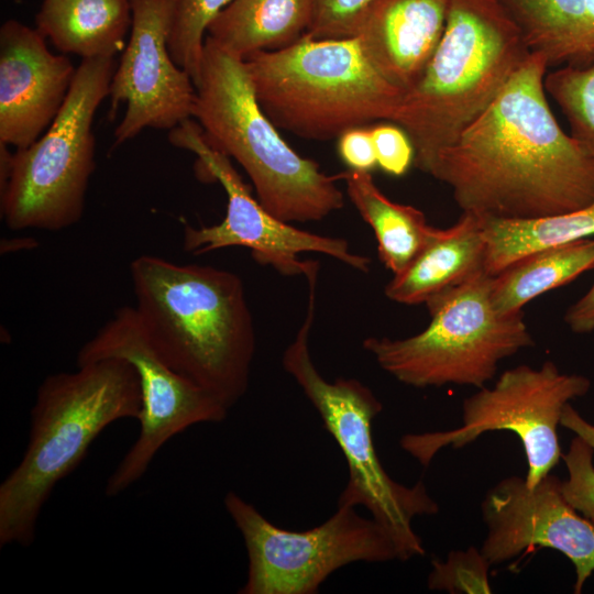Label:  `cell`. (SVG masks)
Instances as JSON below:
<instances>
[{
	"label": "cell",
	"instance_id": "9",
	"mask_svg": "<svg viewBox=\"0 0 594 594\" xmlns=\"http://www.w3.org/2000/svg\"><path fill=\"white\" fill-rule=\"evenodd\" d=\"M493 276L482 271L429 299L430 322L404 338L369 337L364 350L378 366L409 386L447 384L482 388L498 363L534 345L522 312L499 314L492 301Z\"/></svg>",
	"mask_w": 594,
	"mask_h": 594
},
{
	"label": "cell",
	"instance_id": "8",
	"mask_svg": "<svg viewBox=\"0 0 594 594\" xmlns=\"http://www.w3.org/2000/svg\"><path fill=\"white\" fill-rule=\"evenodd\" d=\"M116 67L114 57L81 59L46 131L14 153L0 142L1 213L9 229L58 231L81 219L95 170L94 118Z\"/></svg>",
	"mask_w": 594,
	"mask_h": 594
},
{
	"label": "cell",
	"instance_id": "4",
	"mask_svg": "<svg viewBox=\"0 0 594 594\" xmlns=\"http://www.w3.org/2000/svg\"><path fill=\"white\" fill-rule=\"evenodd\" d=\"M501 0H449L442 37L392 122L409 136L425 172L495 99L530 55Z\"/></svg>",
	"mask_w": 594,
	"mask_h": 594
},
{
	"label": "cell",
	"instance_id": "16",
	"mask_svg": "<svg viewBox=\"0 0 594 594\" xmlns=\"http://www.w3.org/2000/svg\"><path fill=\"white\" fill-rule=\"evenodd\" d=\"M37 29L8 20L0 29V142L23 148L59 113L77 67L52 53Z\"/></svg>",
	"mask_w": 594,
	"mask_h": 594
},
{
	"label": "cell",
	"instance_id": "26",
	"mask_svg": "<svg viewBox=\"0 0 594 594\" xmlns=\"http://www.w3.org/2000/svg\"><path fill=\"white\" fill-rule=\"evenodd\" d=\"M232 0H177L168 37L174 62L197 81L211 22Z\"/></svg>",
	"mask_w": 594,
	"mask_h": 594
},
{
	"label": "cell",
	"instance_id": "30",
	"mask_svg": "<svg viewBox=\"0 0 594 594\" xmlns=\"http://www.w3.org/2000/svg\"><path fill=\"white\" fill-rule=\"evenodd\" d=\"M377 166L393 176L406 174L414 164L415 150L407 133L397 124L371 128Z\"/></svg>",
	"mask_w": 594,
	"mask_h": 594
},
{
	"label": "cell",
	"instance_id": "2",
	"mask_svg": "<svg viewBox=\"0 0 594 594\" xmlns=\"http://www.w3.org/2000/svg\"><path fill=\"white\" fill-rule=\"evenodd\" d=\"M135 309L161 356L228 409L246 393L256 349L243 280L143 254L130 264Z\"/></svg>",
	"mask_w": 594,
	"mask_h": 594
},
{
	"label": "cell",
	"instance_id": "6",
	"mask_svg": "<svg viewBox=\"0 0 594 594\" xmlns=\"http://www.w3.org/2000/svg\"><path fill=\"white\" fill-rule=\"evenodd\" d=\"M255 97L279 129L330 140L376 120L392 121L404 92L372 65L356 37L295 43L246 56Z\"/></svg>",
	"mask_w": 594,
	"mask_h": 594
},
{
	"label": "cell",
	"instance_id": "31",
	"mask_svg": "<svg viewBox=\"0 0 594 594\" xmlns=\"http://www.w3.org/2000/svg\"><path fill=\"white\" fill-rule=\"evenodd\" d=\"M338 152L350 169L370 172L377 165L372 132L366 125L341 133Z\"/></svg>",
	"mask_w": 594,
	"mask_h": 594
},
{
	"label": "cell",
	"instance_id": "29",
	"mask_svg": "<svg viewBox=\"0 0 594 594\" xmlns=\"http://www.w3.org/2000/svg\"><path fill=\"white\" fill-rule=\"evenodd\" d=\"M374 0H312L308 33L314 38L353 37L360 21Z\"/></svg>",
	"mask_w": 594,
	"mask_h": 594
},
{
	"label": "cell",
	"instance_id": "5",
	"mask_svg": "<svg viewBox=\"0 0 594 594\" xmlns=\"http://www.w3.org/2000/svg\"><path fill=\"white\" fill-rule=\"evenodd\" d=\"M193 117L206 141L245 170L260 204L286 222L319 221L344 206L337 182L280 136L261 108L244 61L208 36Z\"/></svg>",
	"mask_w": 594,
	"mask_h": 594
},
{
	"label": "cell",
	"instance_id": "25",
	"mask_svg": "<svg viewBox=\"0 0 594 594\" xmlns=\"http://www.w3.org/2000/svg\"><path fill=\"white\" fill-rule=\"evenodd\" d=\"M544 88L566 118L570 135L594 161V61L557 67L546 74Z\"/></svg>",
	"mask_w": 594,
	"mask_h": 594
},
{
	"label": "cell",
	"instance_id": "22",
	"mask_svg": "<svg viewBox=\"0 0 594 594\" xmlns=\"http://www.w3.org/2000/svg\"><path fill=\"white\" fill-rule=\"evenodd\" d=\"M340 174L351 202L374 231L381 262L393 275L402 273L426 245L435 227L419 209L388 199L370 172L349 168Z\"/></svg>",
	"mask_w": 594,
	"mask_h": 594
},
{
	"label": "cell",
	"instance_id": "23",
	"mask_svg": "<svg viewBox=\"0 0 594 594\" xmlns=\"http://www.w3.org/2000/svg\"><path fill=\"white\" fill-rule=\"evenodd\" d=\"M592 268L594 239L535 251L493 276V305L502 315L520 312L534 298L570 283Z\"/></svg>",
	"mask_w": 594,
	"mask_h": 594
},
{
	"label": "cell",
	"instance_id": "24",
	"mask_svg": "<svg viewBox=\"0 0 594 594\" xmlns=\"http://www.w3.org/2000/svg\"><path fill=\"white\" fill-rule=\"evenodd\" d=\"M484 270L497 275L535 251L594 235V200L578 210L532 220L483 219Z\"/></svg>",
	"mask_w": 594,
	"mask_h": 594
},
{
	"label": "cell",
	"instance_id": "21",
	"mask_svg": "<svg viewBox=\"0 0 594 594\" xmlns=\"http://www.w3.org/2000/svg\"><path fill=\"white\" fill-rule=\"evenodd\" d=\"M311 18L312 0H232L211 22L207 36L244 59L295 43Z\"/></svg>",
	"mask_w": 594,
	"mask_h": 594
},
{
	"label": "cell",
	"instance_id": "11",
	"mask_svg": "<svg viewBox=\"0 0 594 594\" xmlns=\"http://www.w3.org/2000/svg\"><path fill=\"white\" fill-rule=\"evenodd\" d=\"M591 381L561 373L552 361L540 367L526 364L505 371L492 388L482 387L465 398L462 425L452 430L408 433L402 448L428 466L444 447L461 449L488 431H512L521 441L534 487L551 473L561 458L557 427L570 400L584 396Z\"/></svg>",
	"mask_w": 594,
	"mask_h": 594
},
{
	"label": "cell",
	"instance_id": "27",
	"mask_svg": "<svg viewBox=\"0 0 594 594\" xmlns=\"http://www.w3.org/2000/svg\"><path fill=\"white\" fill-rule=\"evenodd\" d=\"M490 562L480 550L453 551L447 561H433L428 576L431 590L466 593H491L487 579Z\"/></svg>",
	"mask_w": 594,
	"mask_h": 594
},
{
	"label": "cell",
	"instance_id": "20",
	"mask_svg": "<svg viewBox=\"0 0 594 594\" xmlns=\"http://www.w3.org/2000/svg\"><path fill=\"white\" fill-rule=\"evenodd\" d=\"M549 68L594 61V0H501Z\"/></svg>",
	"mask_w": 594,
	"mask_h": 594
},
{
	"label": "cell",
	"instance_id": "13",
	"mask_svg": "<svg viewBox=\"0 0 594 594\" xmlns=\"http://www.w3.org/2000/svg\"><path fill=\"white\" fill-rule=\"evenodd\" d=\"M169 140L173 145L194 152L199 176L219 182L228 197L227 212L219 223L185 227L183 246L188 254L244 246L261 264L271 265L284 275H304L309 260L301 261L299 254L316 252L358 272L370 271L371 258L352 252L346 240L298 229L268 212L252 197L230 157L206 141L199 124L190 119L184 121L170 130Z\"/></svg>",
	"mask_w": 594,
	"mask_h": 594
},
{
	"label": "cell",
	"instance_id": "33",
	"mask_svg": "<svg viewBox=\"0 0 594 594\" xmlns=\"http://www.w3.org/2000/svg\"><path fill=\"white\" fill-rule=\"evenodd\" d=\"M560 425L581 437L594 450V425L586 421L570 403L562 410Z\"/></svg>",
	"mask_w": 594,
	"mask_h": 594
},
{
	"label": "cell",
	"instance_id": "19",
	"mask_svg": "<svg viewBox=\"0 0 594 594\" xmlns=\"http://www.w3.org/2000/svg\"><path fill=\"white\" fill-rule=\"evenodd\" d=\"M36 29L62 53L114 57L132 26L130 0H43Z\"/></svg>",
	"mask_w": 594,
	"mask_h": 594
},
{
	"label": "cell",
	"instance_id": "18",
	"mask_svg": "<svg viewBox=\"0 0 594 594\" xmlns=\"http://www.w3.org/2000/svg\"><path fill=\"white\" fill-rule=\"evenodd\" d=\"M483 218L463 212L447 229L433 231L414 261L386 284L385 296L398 304H426L485 271Z\"/></svg>",
	"mask_w": 594,
	"mask_h": 594
},
{
	"label": "cell",
	"instance_id": "1",
	"mask_svg": "<svg viewBox=\"0 0 594 594\" xmlns=\"http://www.w3.org/2000/svg\"><path fill=\"white\" fill-rule=\"evenodd\" d=\"M548 68L546 58L531 52L425 169L451 188L463 212L532 220L594 200V161L553 116L544 88Z\"/></svg>",
	"mask_w": 594,
	"mask_h": 594
},
{
	"label": "cell",
	"instance_id": "10",
	"mask_svg": "<svg viewBox=\"0 0 594 594\" xmlns=\"http://www.w3.org/2000/svg\"><path fill=\"white\" fill-rule=\"evenodd\" d=\"M223 503L248 552L241 594H315L344 565L400 560L389 532L354 507L337 506L321 525L293 531L272 524L234 492Z\"/></svg>",
	"mask_w": 594,
	"mask_h": 594
},
{
	"label": "cell",
	"instance_id": "12",
	"mask_svg": "<svg viewBox=\"0 0 594 594\" xmlns=\"http://www.w3.org/2000/svg\"><path fill=\"white\" fill-rule=\"evenodd\" d=\"M122 359L135 369L141 386L140 433L109 476L105 494L113 497L139 481L162 447L187 428L221 422L228 409L161 356L134 306L120 307L79 349L76 365Z\"/></svg>",
	"mask_w": 594,
	"mask_h": 594
},
{
	"label": "cell",
	"instance_id": "28",
	"mask_svg": "<svg viewBox=\"0 0 594 594\" xmlns=\"http://www.w3.org/2000/svg\"><path fill=\"white\" fill-rule=\"evenodd\" d=\"M593 448L576 436L566 453L562 454L569 477L562 481L566 501L586 519L594 522V465Z\"/></svg>",
	"mask_w": 594,
	"mask_h": 594
},
{
	"label": "cell",
	"instance_id": "32",
	"mask_svg": "<svg viewBox=\"0 0 594 594\" xmlns=\"http://www.w3.org/2000/svg\"><path fill=\"white\" fill-rule=\"evenodd\" d=\"M564 321L574 333L594 331V283L584 296L569 307Z\"/></svg>",
	"mask_w": 594,
	"mask_h": 594
},
{
	"label": "cell",
	"instance_id": "15",
	"mask_svg": "<svg viewBox=\"0 0 594 594\" xmlns=\"http://www.w3.org/2000/svg\"><path fill=\"white\" fill-rule=\"evenodd\" d=\"M561 484L549 473L534 487L517 475L491 487L481 503L487 534L480 551L495 565L526 549H554L574 564L579 594L594 571V522L566 501Z\"/></svg>",
	"mask_w": 594,
	"mask_h": 594
},
{
	"label": "cell",
	"instance_id": "3",
	"mask_svg": "<svg viewBox=\"0 0 594 594\" xmlns=\"http://www.w3.org/2000/svg\"><path fill=\"white\" fill-rule=\"evenodd\" d=\"M142 395L131 363L109 358L46 376L30 413L20 463L0 485V547H29L53 490L111 424L139 419Z\"/></svg>",
	"mask_w": 594,
	"mask_h": 594
},
{
	"label": "cell",
	"instance_id": "14",
	"mask_svg": "<svg viewBox=\"0 0 594 594\" xmlns=\"http://www.w3.org/2000/svg\"><path fill=\"white\" fill-rule=\"evenodd\" d=\"M129 41L110 84L109 111L124 116L114 131L118 146L144 129L173 130L193 117L196 86L170 56L168 37L177 0H130Z\"/></svg>",
	"mask_w": 594,
	"mask_h": 594
},
{
	"label": "cell",
	"instance_id": "17",
	"mask_svg": "<svg viewBox=\"0 0 594 594\" xmlns=\"http://www.w3.org/2000/svg\"><path fill=\"white\" fill-rule=\"evenodd\" d=\"M448 7L449 0H374L353 37L375 69L406 94L442 37Z\"/></svg>",
	"mask_w": 594,
	"mask_h": 594
},
{
	"label": "cell",
	"instance_id": "7",
	"mask_svg": "<svg viewBox=\"0 0 594 594\" xmlns=\"http://www.w3.org/2000/svg\"><path fill=\"white\" fill-rule=\"evenodd\" d=\"M306 278V316L285 349L282 363L316 408L345 459L349 476L337 506L365 507L389 532L402 561L424 556V543L413 528V519L437 514L439 506L421 482L414 486L400 484L382 465L372 424L383 405L374 393L355 378L328 382L317 370L309 351V334L316 315L318 271L309 272Z\"/></svg>",
	"mask_w": 594,
	"mask_h": 594
}]
</instances>
